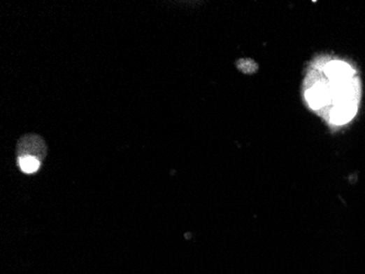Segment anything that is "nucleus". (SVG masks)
<instances>
[{
	"label": "nucleus",
	"instance_id": "1",
	"mask_svg": "<svg viewBox=\"0 0 365 274\" xmlns=\"http://www.w3.org/2000/svg\"><path fill=\"white\" fill-rule=\"evenodd\" d=\"M304 96L308 107L328 123L345 125L358 112L360 78L347 62L323 58L310 67Z\"/></svg>",
	"mask_w": 365,
	"mask_h": 274
},
{
	"label": "nucleus",
	"instance_id": "3",
	"mask_svg": "<svg viewBox=\"0 0 365 274\" xmlns=\"http://www.w3.org/2000/svg\"><path fill=\"white\" fill-rule=\"evenodd\" d=\"M18 165L24 174H34L40 169L42 161L34 157L24 156L18 157Z\"/></svg>",
	"mask_w": 365,
	"mask_h": 274
},
{
	"label": "nucleus",
	"instance_id": "2",
	"mask_svg": "<svg viewBox=\"0 0 365 274\" xmlns=\"http://www.w3.org/2000/svg\"><path fill=\"white\" fill-rule=\"evenodd\" d=\"M18 157L31 156L42 161L48 153L45 142L38 134H27L18 142L17 146Z\"/></svg>",
	"mask_w": 365,
	"mask_h": 274
}]
</instances>
